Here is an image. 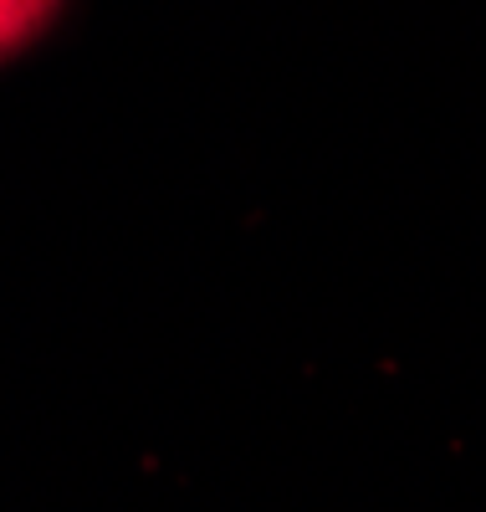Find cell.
Instances as JSON below:
<instances>
[{"label": "cell", "instance_id": "obj_1", "mask_svg": "<svg viewBox=\"0 0 486 512\" xmlns=\"http://www.w3.org/2000/svg\"><path fill=\"white\" fill-rule=\"evenodd\" d=\"M62 0H0V57L21 52L26 41H36L52 26Z\"/></svg>", "mask_w": 486, "mask_h": 512}]
</instances>
